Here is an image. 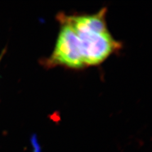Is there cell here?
Instances as JSON below:
<instances>
[{
    "label": "cell",
    "mask_w": 152,
    "mask_h": 152,
    "mask_svg": "<svg viewBox=\"0 0 152 152\" xmlns=\"http://www.w3.org/2000/svg\"><path fill=\"white\" fill-rule=\"evenodd\" d=\"M73 29L78 38L85 66L102 63L121 48V44L115 40L109 32L101 33L82 29Z\"/></svg>",
    "instance_id": "6da1fadb"
},
{
    "label": "cell",
    "mask_w": 152,
    "mask_h": 152,
    "mask_svg": "<svg viewBox=\"0 0 152 152\" xmlns=\"http://www.w3.org/2000/svg\"><path fill=\"white\" fill-rule=\"evenodd\" d=\"M60 23L61 27L54 50L45 65L49 68L62 65L73 69L86 66L76 32L66 23Z\"/></svg>",
    "instance_id": "7a4b0ae2"
},
{
    "label": "cell",
    "mask_w": 152,
    "mask_h": 152,
    "mask_svg": "<svg viewBox=\"0 0 152 152\" xmlns=\"http://www.w3.org/2000/svg\"><path fill=\"white\" fill-rule=\"evenodd\" d=\"M32 141L34 147V152H41V148L36 136H34V138L32 139Z\"/></svg>",
    "instance_id": "3957f363"
},
{
    "label": "cell",
    "mask_w": 152,
    "mask_h": 152,
    "mask_svg": "<svg viewBox=\"0 0 152 152\" xmlns=\"http://www.w3.org/2000/svg\"><path fill=\"white\" fill-rule=\"evenodd\" d=\"M6 51H7V48L6 46L5 48L1 51V52L0 53V64H1V60L2 59L3 57L5 55Z\"/></svg>",
    "instance_id": "277c9868"
}]
</instances>
